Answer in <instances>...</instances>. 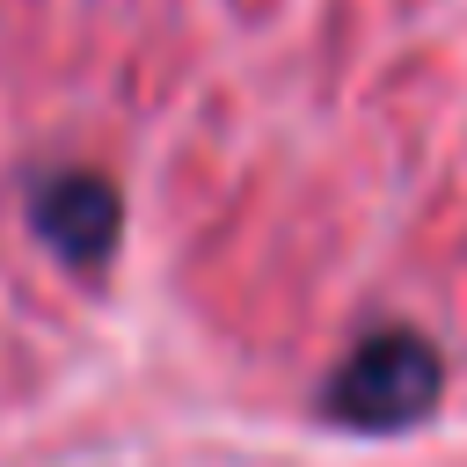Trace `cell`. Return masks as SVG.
Returning <instances> with one entry per match:
<instances>
[{"label": "cell", "mask_w": 467, "mask_h": 467, "mask_svg": "<svg viewBox=\"0 0 467 467\" xmlns=\"http://www.w3.org/2000/svg\"><path fill=\"white\" fill-rule=\"evenodd\" d=\"M438 387H445L438 350L416 328H387L343 358V372L328 379V416L358 423V431H401L438 409Z\"/></svg>", "instance_id": "obj_1"}]
</instances>
